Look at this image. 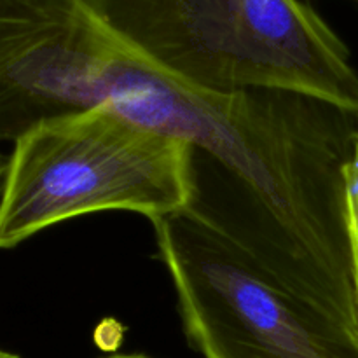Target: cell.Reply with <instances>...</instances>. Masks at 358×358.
Returning a JSON list of instances; mask_svg holds the SVG:
<instances>
[{"instance_id": "cell-1", "label": "cell", "mask_w": 358, "mask_h": 358, "mask_svg": "<svg viewBox=\"0 0 358 358\" xmlns=\"http://www.w3.org/2000/svg\"><path fill=\"white\" fill-rule=\"evenodd\" d=\"M101 103L191 145L187 215L358 334L346 166L358 112L303 91L192 90L128 48Z\"/></svg>"}, {"instance_id": "cell-2", "label": "cell", "mask_w": 358, "mask_h": 358, "mask_svg": "<svg viewBox=\"0 0 358 358\" xmlns=\"http://www.w3.org/2000/svg\"><path fill=\"white\" fill-rule=\"evenodd\" d=\"M133 55L199 91H303L358 112V73L301 0H84Z\"/></svg>"}, {"instance_id": "cell-3", "label": "cell", "mask_w": 358, "mask_h": 358, "mask_svg": "<svg viewBox=\"0 0 358 358\" xmlns=\"http://www.w3.org/2000/svg\"><path fill=\"white\" fill-rule=\"evenodd\" d=\"M191 145L100 103L38 122L14 142L0 187V250L98 212H184Z\"/></svg>"}, {"instance_id": "cell-4", "label": "cell", "mask_w": 358, "mask_h": 358, "mask_svg": "<svg viewBox=\"0 0 358 358\" xmlns=\"http://www.w3.org/2000/svg\"><path fill=\"white\" fill-rule=\"evenodd\" d=\"M185 338L203 358H358V334L185 212L152 220Z\"/></svg>"}, {"instance_id": "cell-5", "label": "cell", "mask_w": 358, "mask_h": 358, "mask_svg": "<svg viewBox=\"0 0 358 358\" xmlns=\"http://www.w3.org/2000/svg\"><path fill=\"white\" fill-rule=\"evenodd\" d=\"M124 49L84 0H0V143L100 105Z\"/></svg>"}, {"instance_id": "cell-6", "label": "cell", "mask_w": 358, "mask_h": 358, "mask_svg": "<svg viewBox=\"0 0 358 358\" xmlns=\"http://www.w3.org/2000/svg\"><path fill=\"white\" fill-rule=\"evenodd\" d=\"M346 229H348L350 261H352L358 327V135L353 156L350 159L348 166H346Z\"/></svg>"}, {"instance_id": "cell-7", "label": "cell", "mask_w": 358, "mask_h": 358, "mask_svg": "<svg viewBox=\"0 0 358 358\" xmlns=\"http://www.w3.org/2000/svg\"><path fill=\"white\" fill-rule=\"evenodd\" d=\"M6 166H7V157L3 154H0V187H2V178L3 173H6Z\"/></svg>"}, {"instance_id": "cell-8", "label": "cell", "mask_w": 358, "mask_h": 358, "mask_svg": "<svg viewBox=\"0 0 358 358\" xmlns=\"http://www.w3.org/2000/svg\"><path fill=\"white\" fill-rule=\"evenodd\" d=\"M101 358H150V357L138 355V353H131V355H108V357H101Z\"/></svg>"}, {"instance_id": "cell-9", "label": "cell", "mask_w": 358, "mask_h": 358, "mask_svg": "<svg viewBox=\"0 0 358 358\" xmlns=\"http://www.w3.org/2000/svg\"><path fill=\"white\" fill-rule=\"evenodd\" d=\"M0 358H21V357H20V355H16V353L6 352V350L0 348Z\"/></svg>"}, {"instance_id": "cell-10", "label": "cell", "mask_w": 358, "mask_h": 358, "mask_svg": "<svg viewBox=\"0 0 358 358\" xmlns=\"http://www.w3.org/2000/svg\"><path fill=\"white\" fill-rule=\"evenodd\" d=\"M357 2H358V0H357Z\"/></svg>"}]
</instances>
